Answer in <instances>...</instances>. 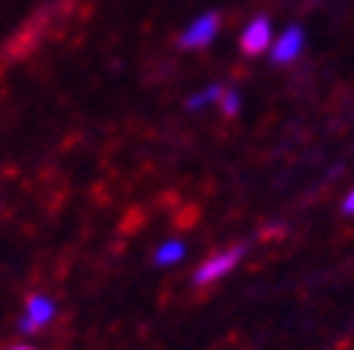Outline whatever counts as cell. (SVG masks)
Returning <instances> with one entry per match:
<instances>
[{
    "label": "cell",
    "instance_id": "obj_1",
    "mask_svg": "<svg viewBox=\"0 0 354 350\" xmlns=\"http://www.w3.org/2000/svg\"><path fill=\"white\" fill-rule=\"evenodd\" d=\"M245 254H248V244H232V248H225V251H216V254H209V257L194 270V277L190 280H194V286L219 283V280H225L232 270H239V264L245 260Z\"/></svg>",
    "mask_w": 354,
    "mask_h": 350
},
{
    "label": "cell",
    "instance_id": "obj_2",
    "mask_svg": "<svg viewBox=\"0 0 354 350\" xmlns=\"http://www.w3.org/2000/svg\"><path fill=\"white\" fill-rule=\"evenodd\" d=\"M55 315H58V305H55V299H52V295L32 293L26 299L23 315H19V331H23V334L42 331V328H48V324L55 322Z\"/></svg>",
    "mask_w": 354,
    "mask_h": 350
},
{
    "label": "cell",
    "instance_id": "obj_3",
    "mask_svg": "<svg viewBox=\"0 0 354 350\" xmlns=\"http://www.w3.org/2000/svg\"><path fill=\"white\" fill-rule=\"evenodd\" d=\"M219 29H223V17H219L216 10H209V13H203V17H196L194 23H190V26H187L184 32H180V39H177V46L187 48V52L206 48L216 36H219Z\"/></svg>",
    "mask_w": 354,
    "mask_h": 350
},
{
    "label": "cell",
    "instance_id": "obj_4",
    "mask_svg": "<svg viewBox=\"0 0 354 350\" xmlns=\"http://www.w3.org/2000/svg\"><path fill=\"white\" fill-rule=\"evenodd\" d=\"M303 48H306V32H303V26H287L270 42V61L290 65V61H297V58L303 55Z\"/></svg>",
    "mask_w": 354,
    "mask_h": 350
},
{
    "label": "cell",
    "instance_id": "obj_5",
    "mask_svg": "<svg viewBox=\"0 0 354 350\" xmlns=\"http://www.w3.org/2000/svg\"><path fill=\"white\" fill-rule=\"evenodd\" d=\"M270 42H274V26H270L268 17H254L242 32V52L245 55H261L268 52Z\"/></svg>",
    "mask_w": 354,
    "mask_h": 350
},
{
    "label": "cell",
    "instance_id": "obj_6",
    "mask_svg": "<svg viewBox=\"0 0 354 350\" xmlns=\"http://www.w3.org/2000/svg\"><path fill=\"white\" fill-rule=\"evenodd\" d=\"M187 257V244L180 238H168V241H161L158 248L151 251V264L158 270H171V267H177L180 260Z\"/></svg>",
    "mask_w": 354,
    "mask_h": 350
},
{
    "label": "cell",
    "instance_id": "obj_7",
    "mask_svg": "<svg viewBox=\"0 0 354 350\" xmlns=\"http://www.w3.org/2000/svg\"><path fill=\"white\" fill-rule=\"evenodd\" d=\"M223 84H209L206 90L194 93L190 100H187V110H203V106H209V103H219V97H223Z\"/></svg>",
    "mask_w": 354,
    "mask_h": 350
},
{
    "label": "cell",
    "instance_id": "obj_8",
    "mask_svg": "<svg viewBox=\"0 0 354 350\" xmlns=\"http://www.w3.org/2000/svg\"><path fill=\"white\" fill-rule=\"evenodd\" d=\"M219 110H223L225 116H239V110H242V93L232 90V87H225L223 97H219Z\"/></svg>",
    "mask_w": 354,
    "mask_h": 350
},
{
    "label": "cell",
    "instance_id": "obj_9",
    "mask_svg": "<svg viewBox=\"0 0 354 350\" xmlns=\"http://www.w3.org/2000/svg\"><path fill=\"white\" fill-rule=\"evenodd\" d=\"M342 212H345V215H354V186L348 190L345 200H342Z\"/></svg>",
    "mask_w": 354,
    "mask_h": 350
},
{
    "label": "cell",
    "instance_id": "obj_10",
    "mask_svg": "<svg viewBox=\"0 0 354 350\" xmlns=\"http://www.w3.org/2000/svg\"><path fill=\"white\" fill-rule=\"evenodd\" d=\"M7 350H36L32 344H13V347H7Z\"/></svg>",
    "mask_w": 354,
    "mask_h": 350
}]
</instances>
